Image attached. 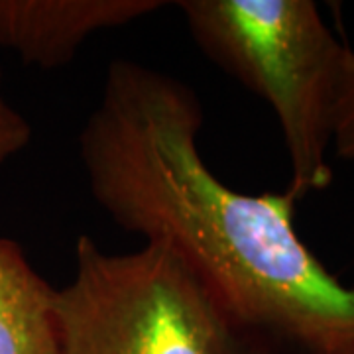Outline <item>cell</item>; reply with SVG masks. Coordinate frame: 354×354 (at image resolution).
<instances>
[{
  "label": "cell",
  "instance_id": "1",
  "mask_svg": "<svg viewBox=\"0 0 354 354\" xmlns=\"http://www.w3.org/2000/svg\"><path fill=\"white\" fill-rule=\"evenodd\" d=\"M203 118L187 83L113 62L79 134L95 203L122 230L171 248L281 354H354V288L299 239L288 191L239 193L213 174Z\"/></svg>",
  "mask_w": 354,
  "mask_h": 354
},
{
  "label": "cell",
  "instance_id": "2",
  "mask_svg": "<svg viewBox=\"0 0 354 354\" xmlns=\"http://www.w3.org/2000/svg\"><path fill=\"white\" fill-rule=\"evenodd\" d=\"M62 354H281L171 248L109 254L79 236L57 290Z\"/></svg>",
  "mask_w": 354,
  "mask_h": 354
},
{
  "label": "cell",
  "instance_id": "3",
  "mask_svg": "<svg viewBox=\"0 0 354 354\" xmlns=\"http://www.w3.org/2000/svg\"><path fill=\"white\" fill-rule=\"evenodd\" d=\"M193 41L276 114L295 201L333 181L335 111L348 48L311 0H179Z\"/></svg>",
  "mask_w": 354,
  "mask_h": 354
},
{
  "label": "cell",
  "instance_id": "4",
  "mask_svg": "<svg viewBox=\"0 0 354 354\" xmlns=\"http://www.w3.org/2000/svg\"><path fill=\"white\" fill-rule=\"evenodd\" d=\"M164 0H0V46L41 69L67 65L93 34L158 12Z\"/></svg>",
  "mask_w": 354,
  "mask_h": 354
},
{
  "label": "cell",
  "instance_id": "5",
  "mask_svg": "<svg viewBox=\"0 0 354 354\" xmlns=\"http://www.w3.org/2000/svg\"><path fill=\"white\" fill-rule=\"evenodd\" d=\"M0 354H62L57 290L0 236Z\"/></svg>",
  "mask_w": 354,
  "mask_h": 354
},
{
  "label": "cell",
  "instance_id": "6",
  "mask_svg": "<svg viewBox=\"0 0 354 354\" xmlns=\"http://www.w3.org/2000/svg\"><path fill=\"white\" fill-rule=\"evenodd\" d=\"M333 150L337 158L354 162V51H346L342 67L339 101L335 111Z\"/></svg>",
  "mask_w": 354,
  "mask_h": 354
},
{
  "label": "cell",
  "instance_id": "7",
  "mask_svg": "<svg viewBox=\"0 0 354 354\" xmlns=\"http://www.w3.org/2000/svg\"><path fill=\"white\" fill-rule=\"evenodd\" d=\"M32 138V128L22 114L14 109L2 93L0 73V167L20 153Z\"/></svg>",
  "mask_w": 354,
  "mask_h": 354
}]
</instances>
